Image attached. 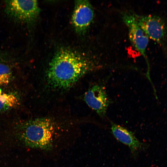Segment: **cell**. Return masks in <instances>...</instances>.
<instances>
[{"instance_id": "1", "label": "cell", "mask_w": 167, "mask_h": 167, "mask_svg": "<svg viewBox=\"0 0 167 167\" xmlns=\"http://www.w3.org/2000/svg\"><path fill=\"white\" fill-rule=\"evenodd\" d=\"M99 67L92 59L62 48L56 52L49 62L46 74L47 81L54 88L66 89Z\"/></svg>"}, {"instance_id": "2", "label": "cell", "mask_w": 167, "mask_h": 167, "mask_svg": "<svg viewBox=\"0 0 167 167\" xmlns=\"http://www.w3.org/2000/svg\"><path fill=\"white\" fill-rule=\"evenodd\" d=\"M63 126L50 118H37L22 123L16 136L27 147L48 152L58 146L63 139Z\"/></svg>"}, {"instance_id": "3", "label": "cell", "mask_w": 167, "mask_h": 167, "mask_svg": "<svg viewBox=\"0 0 167 167\" xmlns=\"http://www.w3.org/2000/svg\"><path fill=\"white\" fill-rule=\"evenodd\" d=\"M5 10L12 19L27 25L34 23L40 12L37 2L35 0L6 1Z\"/></svg>"}, {"instance_id": "4", "label": "cell", "mask_w": 167, "mask_h": 167, "mask_svg": "<svg viewBox=\"0 0 167 167\" xmlns=\"http://www.w3.org/2000/svg\"><path fill=\"white\" fill-rule=\"evenodd\" d=\"M134 14L138 24L149 38L165 49L167 27L165 21L156 15Z\"/></svg>"}, {"instance_id": "5", "label": "cell", "mask_w": 167, "mask_h": 167, "mask_svg": "<svg viewBox=\"0 0 167 167\" xmlns=\"http://www.w3.org/2000/svg\"><path fill=\"white\" fill-rule=\"evenodd\" d=\"M122 19L127 28L129 38L132 45L147 61L146 49L149 38L138 24L134 13L123 12L122 14Z\"/></svg>"}, {"instance_id": "6", "label": "cell", "mask_w": 167, "mask_h": 167, "mask_svg": "<svg viewBox=\"0 0 167 167\" xmlns=\"http://www.w3.org/2000/svg\"><path fill=\"white\" fill-rule=\"evenodd\" d=\"M94 16L93 7L88 1H75L71 22L77 33L84 34L91 24Z\"/></svg>"}, {"instance_id": "7", "label": "cell", "mask_w": 167, "mask_h": 167, "mask_svg": "<svg viewBox=\"0 0 167 167\" xmlns=\"http://www.w3.org/2000/svg\"><path fill=\"white\" fill-rule=\"evenodd\" d=\"M84 99L87 105L100 116H106L111 101L103 85L96 84L90 87L84 94Z\"/></svg>"}, {"instance_id": "8", "label": "cell", "mask_w": 167, "mask_h": 167, "mask_svg": "<svg viewBox=\"0 0 167 167\" xmlns=\"http://www.w3.org/2000/svg\"><path fill=\"white\" fill-rule=\"evenodd\" d=\"M111 130L114 137L129 147L132 156L135 158L140 152L147 150L149 147L148 144L139 141L132 132L119 125L111 122Z\"/></svg>"}, {"instance_id": "9", "label": "cell", "mask_w": 167, "mask_h": 167, "mask_svg": "<svg viewBox=\"0 0 167 167\" xmlns=\"http://www.w3.org/2000/svg\"><path fill=\"white\" fill-rule=\"evenodd\" d=\"M17 97L13 94L4 93L0 96V112L16 106L18 104Z\"/></svg>"}, {"instance_id": "10", "label": "cell", "mask_w": 167, "mask_h": 167, "mask_svg": "<svg viewBox=\"0 0 167 167\" xmlns=\"http://www.w3.org/2000/svg\"><path fill=\"white\" fill-rule=\"evenodd\" d=\"M12 77V72L9 66L6 64L0 63V86L7 85Z\"/></svg>"}, {"instance_id": "11", "label": "cell", "mask_w": 167, "mask_h": 167, "mask_svg": "<svg viewBox=\"0 0 167 167\" xmlns=\"http://www.w3.org/2000/svg\"><path fill=\"white\" fill-rule=\"evenodd\" d=\"M1 94H2V90H1V89L0 88V96L1 95Z\"/></svg>"}]
</instances>
